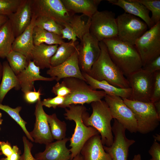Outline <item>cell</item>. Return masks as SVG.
<instances>
[{"label":"cell","instance_id":"obj_1","mask_svg":"<svg viewBox=\"0 0 160 160\" xmlns=\"http://www.w3.org/2000/svg\"><path fill=\"white\" fill-rule=\"evenodd\" d=\"M114 63L127 77L143 67L140 56L134 45L123 42L117 37L103 40Z\"/></svg>","mask_w":160,"mask_h":160},{"label":"cell","instance_id":"obj_2","mask_svg":"<svg viewBox=\"0 0 160 160\" xmlns=\"http://www.w3.org/2000/svg\"><path fill=\"white\" fill-rule=\"evenodd\" d=\"M99 46L100 49L99 56L87 74L97 81H105L117 87L130 88L127 79L111 59L104 43L99 42Z\"/></svg>","mask_w":160,"mask_h":160},{"label":"cell","instance_id":"obj_3","mask_svg":"<svg viewBox=\"0 0 160 160\" xmlns=\"http://www.w3.org/2000/svg\"><path fill=\"white\" fill-rule=\"evenodd\" d=\"M68 108H65V118L73 121L76 124L74 133L70 139L71 159L80 153L83 146L90 138L99 133L95 129L86 126L83 122V115L87 110L84 105L72 104Z\"/></svg>","mask_w":160,"mask_h":160},{"label":"cell","instance_id":"obj_4","mask_svg":"<svg viewBox=\"0 0 160 160\" xmlns=\"http://www.w3.org/2000/svg\"><path fill=\"white\" fill-rule=\"evenodd\" d=\"M92 112L89 116L87 111L83 113L82 119L87 126L95 129L100 135L103 145L111 146L113 141L111 121L113 119L109 107L105 100L91 103Z\"/></svg>","mask_w":160,"mask_h":160},{"label":"cell","instance_id":"obj_5","mask_svg":"<svg viewBox=\"0 0 160 160\" xmlns=\"http://www.w3.org/2000/svg\"><path fill=\"white\" fill-rule=\"evenodd\" d=\"M63 81L69 89L70 93L65 97L60 108H65L72 104L84 105L99 101L106 95L103 91L93 89L85 81L73 77L63 79Z\"/></svg>","mask_w":160,"mask_h":160},{"label":"cell","instance_id":"obj_6","mask_svg":"<svg viewBox=\"0 0 160 160\" xmlns=\"http://www.w3.org/2000/svg\"><path fill=\"white\" fill-rule=\"evenodd\" d=\"M122 99L134 114L137 123V132L146 134L154 130L158 127L160 118L156 112L153 103Z\"/></svg>","mask_w":160,"mask_h":160},{"label":"cell","instance_id":"obj_7","mask_svg":"<svg viewBox=\"0 0 160 160\" xmlns=\"http://www.w3.org/2000/svg\"><path fill=\"white\" fill-rule=\"evenodd\" d=\"M134 46L140 56L143 67L160 56V21L138 38Z\"/></svg>","mask_w":160,"mask_h":160},{"label":"cell","instance_id":"obj_8","mask_svg":"<svg viewBox=\"0 0 160 160\" xmlns=\"http://www.w3.org/2000/svg\"><path fill=\"white\" fill-rule=\"evenodd\" d=\"M117 38L121 41L134 45L136 40L147 31L148 27L140 18L124 12L116 18Z\"/></svg>","mask_w":160,"mask_h":160},{"label":"cell","instance_id":"obj_9","mask_svg":"<svg viewBox=\"0 0 160 160\" xmlns=\"http://www.w3.org/2000/svg\"><path fill=\"white\" fill-rule=\"evenodd\" d=\"M127 77L132 89L129 99L151 102L155 80L154 73H151L141 68Z\"/></svg>","mask_w":160,"mask_h":160},{"label":"cell","instance_id":"obj_10","mask_svg":"<svg viewBox=\"0 0 160 160\" xmlns=\"http://www.w3.org/2000/svg\"><path fill=\"white\" fill-rule=\"evenodd\" d=\"M32 14L52 19L63 27L73 15L65 8L61 0H32Z\"/></svg>","mask_w":160,"mask_h":160},{"label":"cell","instance_id":"obj_11","mask_svg":"<svg viewBox=\"0 0 160 160\" xmlns=\"http://www.w3.org/2000/svg\"><path fill=\"white\" fill-rule=\"evenodd\" d=\"M89 31L99 42L117 37L115 13L108 10L97 11L91 18Z\"/></svg>","mask_w":160,"mask_h":160},{"label":"cell","instance_id":"obj_12","mask_svg":"<svg viewBox=\"0 0 160 160\" xmlns=\"http://www.w3.org/2000/svg\"><path fill=\"white\" fill-rule=\"evenodd\" d=\"M105 101L108 105L113 119H116L131 133L137 132L135 115L121 97L106 95Z\"/></svg>","mask_w":160,"mask_h":160},{"label":"cell","instance_id":"obj_13","mask_svg":"<svg viewBox=\"0 0 160 160\" xmlns=\"http://www.w3.org/2000/svg\"><path fill=\"white\" fill-rule=\"evenodd\" d=\"M80 41L78 48L79 65L82 72L88 73L100 55L99 41L89 32Z\"/></svg>","mask_w":160,"mask_h":160},{"label":"cell","instance_id":"obj_14","mask_svg":"<svg viewBox=\"0 0 160 160\" xmlns=\"http://www.w3.org/2000/svg\"><path fill=\"white\" fill-rule=\"evenodd\" d=\"M112 130L114 136L113 143L109 147L103 145L105 151L109 155L112 160H127L129 148L135 141L127 137L126 129L115 119Z\"/></svg>","mask_w":160,"mask_h":160},{"label":"cell","instance_id":"obj_15","mask_svg":"<svg viewBox=\"0 0 160 160\" xmlns=\"http://www.w3.org/2000/svg\"><path fill=\"white\" fill-rule=\"evenodd\" d=\"M41 98L36 102L34 114L36 121L33 130L29 132L34 142L45 145L53 142L52 136L48 122L47 114L43 108Z\"/></svg>","mask_w":160,"mask_h":160},{"label":"cell","instance_id":"obj_16","mask_svg":"<svg viewBox=\"0 0 160 160\" xmlns=\"http://www.w3.org/2000/svg\"><path fill=\"white\" fill-rule=\"evenodd\" d=\"M78 48L65 61L57 66H51L47 71V74L51 77H55L57 82L61 79L69 77L79 79L86 81L79 65Z\"/></svg>","mask_w":160,"mask_h":160},{"label":"cell","instance_id":"obj_17","mask_svg":"<svg viewBox=\"0 0 160 160\" xmlns=\"http://www.w3.org/2000/svg\"><path fill=\"white\" fill-rule=\"evenodd\" d=\"M32 0H23L16 11L8 17L15 38L20 35L30 23Z\"/></svg>","mask_w":160,"mask_h":160},{"label":"cell","instance_id":"obj_18","mask_svg":"<svg viewBox=\"0 0 160 160\" xmlns=\"http://www.w3.org/2000/svg\"><path fill=\"white\" fill-rule=\"evenodd\" d=\"M83 15H73L69 22L63 26L62 33V39H67L75 42L78 38L81 40L83 36L89 32L91 18L85 22L82 18Z\"/></svg>","mask_w":160,"mask_h":160},{"label":"cell","instance_id":"obj_19","mask_svg":"<svg viewBox=\"0 0 160 160\" xmlns=\"http://www.w3.org/2000/svg\"><path fill=\"white\" fill-rule=\"evenodd\" d=\"M40 73L39 67L33 61L29 60L26 68L16 75L20 89L24 93L32 90L35 81H52L56 80L55 77H44L41 76Z\"/></svg>","mask_w":160,"mask_h":160},{"label":"cell","instance_id":"obj_20","mask_svg":"<svg viewBox=\"0 0 160 160\" xmlns=\"http://www.w3.org/2000/svg\"><path fill=\"white\" fill-rule=\"evenodd\" d=\"M69 140L65 137L46 145L44 151L36 154L35 158L37 160H70L71 152L66 146Z\"/></svg>","mask_w":160,"mask_h":160},{"label":"cell","instance_id":"obj_21","mask_svg":"<svg viewBox=\"0 0 160 160\" xmlns=\"http://www.w3.org/2000/svg\"><path fill=\"white\" fill-rule=\"evenodd\" d=\"M80 153L83 160H112L104 149L99 134L90 138L83 146Z\"/></svg>","mask_w":160,"mask_h":160},{"label":"cell","instance_id":"obj_22","mask_svg":"<svg viewBox=\"0 0 160 160\" xmlns=\"http://www.w3.org/2000/svg\"><path fill=\"white\" fill-rule=\"evenodd\" d=\"M112 5L118 6L125 12L141 18L150 28L154 25L149 15V11L143 5L136 0H107Z\"/></svg>","mask_w":160,"mask_h":160},{"label":"cell","instance_id":"obj_23","mask_svg":"<svg viewBox=\"0 0 160 160\" xmlns=\"http://www.w3.org/2000/svg\"><path fill=\"white\" fill-rule=\"evenodd\" d=\"M36 17L32 14L29 25L20 35L15 38L12 45V50L21 53L30 60L31 53L35 46L33 34Z\"/></svg>","mask_w":160,"mask_h":160},{"label":"cell","instance_id":"obj_24","mask_svg":"<svg viewBox=\"0 0 160 160\" xmlns=\"http://www.w3.org/2000/svg\"><path fill=\"white\" fill-rule=\"evenodd\" d=\"M58 46L44 44L35 45L31 53V59L40 69L49 68L51 67V58L55 53Z\"/></svg>","mask_w":160,"mask_h":160},{"label":"cell","instance_id":"obj_25","mask_svg":"<svg viewBox=\"0 0 160 160\" xmlns=\"http://www.w3.org/2000/svg\"><path fill=\"white\" fill-rule=\"evenodd\" d=\"M67 11L72 14L81 13L91 18L97 10L101 0H61Z\"/></svg>","mask_w":160,"mask_h":160},{"label":"cell","instance_id":"obj_26","mask_svg":"<svg viewBox=\"0 0 160 160\" xmlns=\"http://www.w3.org/2000/svg\"><path fill=\"white\" fill-rule=\"evenodd\" d=\"M86 82L94 90H103L107 95L119 96L122 98L129 99L130 97L132 89L121 88L112 85L105 80L97 81L90 76L87 73L82 72Z\"/></svg>","mask_w":160,"mask_h":160},{"label":"cell","instance_id":"obj_27","mask_svg":"<svg viewBox=\"0 0 160 160\" xmlns=\"http://www.w3.org/2000/svg\"><path fill=\"white\" fill-rule=\"evenodd\" d=\"M1 81L0 84V103H1L9 91L13 88L20 89L17 76L12 71L7 61L3 62Z\"/></svg>","mask_w":160,"mask_h":160},{"label":"cell","instance_id":"obj_28","mask_svg":"<svg viewBox=\"0 0 160 160\" xmlns=\"http://www.w3.org/2000/svg\"><path fill=\"white\" fill-rule=\"evenodd\" d=\"M15 37L8 20L0 27V58L4 59L12 50Z\"/></svg>","mask_w":160,"mask_h":160},{"label":"cell","instance_id":"obj_29","mask_svg":"<svg viewBox=\"0 0 160 160\" xmlns=\"http://www.w3.org/2000/svg\"><path fill=\"white\" fill-rule=\"evenodd\" d=\"M79 44L76 41L65 42L58 46L57 49L51 58V65L54 67L64 63L69 58L77 49Z\"/></svg>","mask_w":160,"mask_h":160},{"label":"cell","instance_id":"obj_30","mask_svg":"<svg viewBox=\"0 0 160 160\" xmlns=\"http://www.w3.org/2000/svg\"><path fill=\"white\" fill-rule=\"evenodd\" d=\"M33 36L34 45L42 44L59 45L65 42L61 36L35 26L33 29Z\"/></svg>","mask_w":160,"mask_h":160},{"label":"cell","instance_id":"obj_31","mask_svg":"<svg viewBox=\"0 0 160 160\" xmlns=\"http://www.w3.org/2000/svg\"><path fill=\"white\" fill-rule=\"evenodd\" d=\"M47 117L53 139L58 140L65 138L66 131L65 122L59 120L55 113L51 115L47 114Z\"/></svg>","mask_w":160,"mask_h":160},{"label":"cell","instance_id":"obj_32","mask_svg":"<svg viewBox=\"0 0 160 160\" xmlns=\"http://www.w3.org/2000/svg\"><path fill=\"white\" fill-rule=\"evenodd\" d=\"M6 58L10 67L16 75L26 68L30 60L21 53L12 50Z\"/></svg>","mask_w":160,"mask_h":160},{"label":"cell","instance_id":"obj_33","mask_svg":"<svg viewBox=\"0 0 160 160\" xmlns=\"http://www.w3.org/2000/svg\"><path fill=\"white\" fill-rule=\"evenodd\" d=\"M22 109V107L17 106L13 108L8 105H3L0 103V109L7 113L22 128L27 138L32 142H34L33 139L30 136L29 132L27 130L25 126L27 122L21 117L19 113Z\"/></svg>","mask_w":160,"mask_h":160},{"label":"cell","instance_id":"obj_34","mask_svg":"<svg viewBox=\"0 0 160 160\" xmlns=\"http://www.w3.org/2000/svg\"><path fill=\"white\" fill-rule=\"evenodd\" d=\"M35 26L61 36L63 27L53 20L44 17H36Z\"/></svg>","mask_w":160,"mask_h":160},{"label":"cell","instance_id":"obj_35","mask_svg":"<svg viewBox=\"0 0 160 160\" xmlns=\"http://www.w3.org/2000/svg\"><path fill=\"white\" fill-rule=\"evenodd\" d=\"M140 3L152 13L151 19L155 25L160 21V0H136Z\"/></svg>","mask_w":160,"mask_h":160},{"label":"cell","instance_id":"obj_36","mask_svg":"<svg viewBox=\"0 0 160 160\" xmlns=\"http://www.w3.org/2000/svg\"><path fill=\"white\" fill-rule=\"evenodd\" d=\"M23 0H0V15L8 16L15 12Z\"/></svg>","mask_w":160,"mask_h":160},{"label":"cell","instance_id":"obj_37","mask_svg":"<svg viewBox=\"0 0 160 160\" xmlns=\"http://www.w3.org/2000/svg\"><path fill=\"white\" fill-rule=\"evenodd\" d=\"M155 80L151 102L154 103L160 100V71L154 72Z\"/></svg>","mask_w":160,"mask_h":160},{"label":"cell","instance_id":"obj_38","mask_svg":"<svg viewBox=\"0 0 160 160\" xmlns=\"http://www.w3.org/2000/svg\"><path fill=\"white\" fill-rule=\"evenodd\" d=\"M24 145V152L20 156L19 160H37L32 156L31 150L33 147L32 143L29 141L25 136L23 137Z\"/></svg>","mask_w":160,"mask_h":160},{"label":"cell","instance_id":"obj_39","mask_svg":"<svg viewBox=\"0 0 160 160\" xmlns=\"http://www.w3.org/2000/svg\"><path fill=\"white\" fill-rule=\"evenodd\" d=\"M65 100V97L56 96L53 98H48L44 99L42 101L43 106L56 109L63 104Z\"/></svg>","mask_w":160,"mask_h":160},{"label":"cell","instance_id":"obj_40","mask_svg":"<svg viewBox=\"0 0 160 160\" xmlns=\"http://www.w3.org/2000/svg\"><path fill=\"white\" fill-rule=\"evenodd\" d=\"M52 92L57 96L65 97L70 92L69 89L62 81L61 83L57 82L52 87Z\"/></svg>","mask_w":160,"mask_h":160},{"label":"cell","instance_id":"obj_41","mask_svg":"<svg viewBox=\"0 0 160 160\" xmlns=\"http://www.w3.org/2000/svg\"><path fill=\"white\" fill-rule=\"evenodd\" d=\"M42 94L39 89L37 91H31L24 93V97L25 101L29 103L36 102L40 98Z\"/></svg>","mask_w":160,"mask_h":160},{"label":"cell","instance_id":"obj_42","mask_svg":"<svg viewBox=\"0 0 160 160\" xmlns=\"http://www.w3.org/2000/svg\"><path fill=\"white\" fill-rule=\"evenodd\" d=\"M142 68L151 73L160 71V56L143 67Z\"/></svg>","mask_w":160,"mask_h":160},{"label":"cell","instance_id":"obj_43","mask_svg":"<svg viewBox=\"0 0 160 160\" xmlns=\"http://www.w3.org/2000/svg\"><path fill=\"white\" fill-rule=\"evenodd\" d=\"M151 156L150 160H160V144L155 140L148 151Z\"/></svg>","mask_w":160,"mask_h":160},{"label":"cell","instance_id":"obj_44","mask_svg":"<svg viewBox=\"0 0 160 160\" xmlns=\"http://www.w3.org/2000/svg\"><path fill=\"white\" fill-rule=\"evenodd\" d=\"M0 151L2 154L8 158L13 153L12 148L8 141H0Z\"/></svg>","mask_w":160,"mask_h":160},{"label":"cell","instance_id":"obj_45","mask_svg":"<svg viewBox=\"0 0 160 160\" xmlns=\"http://www.w3.org/2000/svg\"><path fill=\"white\" fill-rule=\"evenodd\" d=\"M13 153L9 158L10 160H19L20 158V151L16 145L13 146Z\"/></svg>","mask_w":160,"mask_h":160},{"label":"cell","instance_id":"obj_46","mask_svg":"<svg viewBox=\"0 0 160 160\" xmlns=\"http://www.w3.org/2000/svg\"><path fill=\"white\" fill-rule=\"evenodd\" d=\"M156 111L159 116L160 118V100L153 103Z\"/></svg>","mask_w":160,"mask_h":160},{"label":"cell","instance_id":"obj_47","mask_svg":"<svg viewBox=\"0 0 160 160\" xmlns=\"http://www.w3.org/2000/svg\"><path fill=\"white\" fill-rule=\"evenodd\" d=\"M8 20L9 19L7 16L0 15V27Z\"/></svg>","mask_w":160,"mask_h":160},{"label":"cell","instance_id":"obj_48","mask_svg":"<svg viewBox=\"0 0 160 160\" xmlns=\"http://www.w3.org/2000/svg\"><path fill=\"white\" fill-rule=\"evenodd\" d=\"M70 160H83V159L81 155L79 153L72 159Z\"/></svg>","mask_w":160,"mask_h":160},{"label":"cell","instance_id":"obj_49","mask_svg":"<svg viewBox=\"0 0 160 160\" xmlns=\"http://www.w3.org/2000/svg\"><path fill=\"white\" fill-rule=\"evenodd\" d=\"M132 160H142L140 154H138L135 155Z\"/></svg>","mask_w":160,"mask_h":160},{"label":"cell","instance_id":"obj_50","mask_svg":"<svg viewBox=\"0 0 160 160\" xmlns=\"http://www.w3.org/2000/svg\"><path fill=\"white\" fill-rule=\"evenodd\" d=\"M153 137L154 140L157 141H160V135L159 134H156L155 135H153Z\"/></svg>","mask_w":160,"mask_h":160},{"label":"cell","instance_id":"obj_51","mask_svg":"<svg viewBox=\"0 0 160 160\" xmlns=\"http://www.w3.org/2000/svg\"><path fill=\"white\" fill-rule=\"evenodd\" d=\"M2 64L0 62V80L2 78Z\"/></svg>","mask_w":160,"mask_h":160},{"label":"cell","instance_id":"obj_52","mask_svg":"<svg viewBox=\"0 0 160 160\" xmlns=\"http://www.w3.org/2000/svg\"><path fill=\"white\" fill-rule=\"evenodd\" d=\"M2 113L0 112V125L1 124L3 121V119L1 118Z\"/></svg>","mask_w":160,"mask_h":160},{"label":"cell","instance_id":"obj_53","mask_svg":"<svg viewBox=\"0 0 160 160\" xmlns=\"http://www.w3.org/2000/svg\"><path fill=\"white\" fill-rule=\"evenodd\" d=\"M0 160H10L8 158H3L0 159Z\"/></svg>","mask_w":160,"mask_h":160},{"label":"cell","instance_id":"obj_54","mask_svg":"<svg viewBox=\"0 0 160 160\" xmlns=\"http://www.w3.org/2000/svg\"></svg>","mask_w":160,"mask_h":160}]
</instances>
